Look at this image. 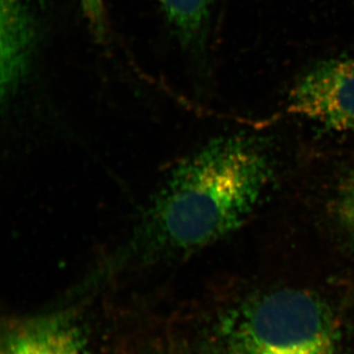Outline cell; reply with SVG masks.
Segmentation results:
<instances>
[{"label": "cell", "mask_w": 354, "mask_h": 354, "mask_svg": "<svg viewBox=\"0 0 354 354\" xmlns=\"http://www.w3.org/2000/svg\"><path fill=\"white\" fill-rule=\"evenodd\" d=\"M272 177L259 139H213L183 158L167 177L118 253L116 267L181 257L243 225Z\"/></svg>", "instance_id": "1"}, {"label": "cell", "mask_w": 354, "mask_h": 354, "mask_svg": "<svg viewBox=\"0 0 354 354\" xmlns=\"http://www.w3.org/2000/svg\"><path fill=\"white\" fill-rule=\"evenodd\" d=\"M218 354H339V326L320 297L281 288L247 298L216 326Z\"/></svg>", "instance_id": "2"}, {"label": "cell", "mask_w": 354, "mask_h": 354, "mask_svg": "<svg viewBox=\"0 0 354 354\" xmlns=\"http://www.w3.org/2000/svg\"><path fill=\"white\" fill-rule=\"evenodd\" d=\"M291 113L335 131L354 130V58L317 62L293 84Z\"/></svg>", "instance_id": "3"}, {"label": "cell", "mask_w": 354, "mask_h": 354, "mask_svg": "<svg viewBox=\"0 0 354 354\" xmlns=\"http://www.w3.org/2000/svg\"><path fill=\"white\" fill-rule=\"evenodd\" d=\"M39 44L31 0H0V97L10 106L31 75Z\"/></svg>", "instance_id": "4"}, {"label": "cell", "mask_w": 354, "mask_h": 354, "mask_svg": "<svg viewBox=\"0 0 354 354\" xmlns=\"http://www.w3.org/2000/svg\"><path fill=\"white\" fill-rule=\"evenodd\" d=\"M0 354H99L66 313L17 319L2 330Z\"/></svg>", "instance_id": "5"}, {"label": "cell", "mask_w": 354, "mask_h": 354, "mask_svg": "<svg viewBox=\"0 0 354 354\" xmlns=\"http://www.w3.org/2000/svg\"><path fill=\"white\" fill-rule=\"evenodd\" d=\"M165 19L181 46L197 59L206 57L214 0H160Z\"/></svg>", "instance_id": "6"}, {"label": "cell", "mask_w": 354, "mask_h": 354, "mask_svg": "<svg viewBox=\"0 0 354 354\" xmlns=\"http://www.w3.org/2000/svg\"><path fill=\"white\" fill-rule=\"evenodd\" d=\"M339 212L342 220L354 235V174L342 187L339 200Z\"/></svg>", "instance_id": "7"}, {"label": "cell", "mask_w": 354, "mask_h": 354, "mask_svg": "<svg viewBox=\"0 0 354 354\" xmlns=\"http://www.w3.org/2000/svg\"><path fill=\"white\" fill-rule=\"evenodd\" d=\"M84 6L87 8H97L102 3V0H82Z\"/></svg>", "instance_id": "8"}]
</instances>
